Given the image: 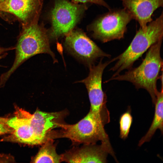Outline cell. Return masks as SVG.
I'll list each match as a JSON object with an SVG mask.
<instances>
[{
    "instance_id": "obj_1",
    "label": "cell",
    "mask_w": 163,
    "mask_h": 163,
    "mask_svg": "<svg viewBox=\"0 0 163 163\" xmlns=\"http://www.w3.org/2000/svg\"><path fill=\"white\" fill-rule=\"evenodd\" d=\"M47 31L38 22L22 27L15 46V57L11 67L0 77V88L3 87L11 75L20 66L37 54L50 55L54 62L55 55L51 51Z\"/></svg>"
},
{
    "instance_id": "obj_2",
    "label": "cell",
    "mask_w": 163,
    "mask_h": 163,
    "mask_svg": "<svg viewBox=\"0 0 163 163\" xmlns=\"http://www.w3.org/2000/svg\"><path fill=\"white\" fill-rule=\"evenodd\" d=\"M163 38L148 49L145 58L138 67L131 68L123 75L111 77L107 82L112 80L126 81L132 83L137 89L143 88L150 94L155 104L158 92L157 82L162 69L163 61L160 51Z\"/></svg>"
},
{
    "instance_id": "obj_3",
    "label": "cell",
    "mask_w": 163,
    "mask_h": 163,
    "mask_svg": "<svg viewBox=\"0 0 163 163\" xmlns=\"http://www.w3.org/2000/svg\"><path fill=\"white\" fill-rule=\"evenodd\" d=\"M163 12L155 20L147 25L145 29L141 27L126 50L112 59V62L117 60L110 69L115 72L111 77L116 76L123 70L132 68L134 62L153 44L163 38Z\"/></svg>"
},
{
    "instance_id": "obj_4",
    "label": "cell",
    "mask_w": 163,
    "mask_h": 163,
    "mask_svg": "<svg viewBox=\"0 0 163 163\" xmlns=\"http://www.w3.org/2000/svg\"><path fill=\"white\" fill-rule=\"evenodd\" d=\"M108 121L98 117L90 110L87 114L75 124L63 123L60 125L59 130H52L49 139L66 138L74 144H95L98 141L110 144L104 125Z\"/></svg>"
},
{
    "instance_id": "obj_5",
    "label": "cell",
    "mask_w": 163,
    "mask_h": 163,
    "mask_svg": "<svg viewBox=\"0 0 163 163\" xmlns=\"http://www.w3.org/2000/svg\"><path fill=\"white\" fill-rule=\"evenodd\" d=\"M133 19L124 8L110 9L96 19L91 25L93 37L103 43L124 37L127 26Z\"/></svg>"
},
{
    "instance_id": "obj_6",
    "label": "cell",
    "mask_w": 163,
    "mask_h": 163,
    "mask_svg": "<svg viewBox=\"0 0 163 163\" xmlns=\"http://www.w3.org/2000/svg\"><path fill=\"white\" fill-rule=\"evenodd\" d=\"M85 8L67 0H56L50 13L51 27L48 33L51 38L56 39L72 31Z\"/></svg>"
},
{
    "instance_id": "obj_7",
    "label": "cell",
    "mask_w": 163,
    "mask_h": 163,
    "mask_svg": "<svg viewBox=\"0 0 163 163\" xmlns=\"http://www.w3.org/2000/svg\"><path fill=\"white\" fill-rule=\"evenodd\" d=\"M111 62V60L103 63L101 60L97 65L90 66L88 76L78 82L84 83L87 88L91 104L90 110L99 117H109L105 107L106 97L102 89V79L104 69Z\"/></svg>"
},
{
    "instance_id": "obj_8",
    "label": "cell",
    "mask_w": 163,
    "mask_h": 163,
    "mask_svg": "<svg viewBox=\"0 0 163 163\" xmlns=\"http://www.w3.org/2000/svg\"><path fill=\"white\" fill-rule=\"evenodd\" d=\"M65 36L64 44L67 50L89 66L98 58L110 57L81 30H72Z\"/></svg>"
},
{
    "instance_id": "obj_9",
    "label": "cell",
    "mask_w": 163,
    "mask_h": 163,
    "mask_svg": "<svg viewBox=\"0 0 163 163\" xmlns=\"http://www.w3.org/2000/svg\"><path fill=\"white\" fill-rule=\"evenodd\" d=\"M43 0H5L0 3V12L10 14L22 27L38 22Z\"/></svg>"
},
{
    "instance_id": "obj_10",
    "label": "cell",
    "mask_w": 163,
    "mask_h": 163,
    "mask_svg": "<svg viewBox=\"0 0 163 163\" xmlns=\"http://www.w3.org/2000/svg\"><path fill=\"white\" fill-rule=\"evenodd\" d=\"M67 113L66 110L46 112L37 110L33 114L29 113L30 125L36 145L43 144L48 140L51 131L60 128V125L64 123V120Z\"/></svg>"
},
{
    "instance_id": "obj_11",
    "label": "cell",
    "mask_w": 163,
    "mask_h": 163,
    "mask_svg": "<svg viewBox=\"0 0 163 163\" xmlns=\"http://www.w3.org/2000/svg\"><path fill=\"white\" fill-rule=\"evenodd\" d=\"M110 154L117 161L111 145L84 144L80 148H73L62 154V160L69 163H105Z\"/></svg>"
},
{
    "instance_id": "obj_12",
    "label": "cell",
    "mask_w": 163,
    "mask_h": 163,
    "mask_svg": "<svg viewBox=\"0 0 163 163\" xmlns=\"http://www.w3.org/2000/svg\"><path fill=\"white\" fill-rule=\"evenodd\" d=\"M121 0L123 8L143 30L152 21V16L154 12L163 5V0Z\"/></svg>"
},
{
    "instance_id": "obj_13",
    "label": "cell",
    "mask_w": 163,
    "mask_h": 163,
    "mask_svg": "<svg viewBox=\"0 0 163 163\" xmlns=\"http://www.w3.org/2000/svg\"><path fill=\"white\" fill-rule=\"evenodd\" d=\"M18 115L8 118L7 124L13 129L7 139L10 141L32 145H36L35 138L30 126L28 112L21 110Z\"/></svg>"
},
{
    "instance_id": "obj_14",
    "label": "cell",
    "mask_w": 163,
    "mask_h": 163,
    "mask_svg": "<svg viewBox=\"0 0 163 163\" xmlns=\"http://www.w3.org/2000/svg\"><path fill=\"white\" fill-rule=\"evenodd\" d=\"M163 85L160 91H158L155 104V112L153 119L148 131L139 140L138 145L140 146L145 142H149L157 129L162 133L163 130Z\"/></svg>"
},
{
    "instance_id": "obj_15",
    "label": "cell",
    "mask_w": 163,
    "mask_h": 163,
    "mask_svg": "<svg viewBox=\"0 0 163 163\" xmlns=\"http://www.w3.org/2000/svg\"><path fill=\"white\" fill-rule=\"evenodd\" d=\"M34 158V163H60L62 161V155L56 151V146L53 139L45 142Z\"/></svg>"
},
{
    "instance_id": "obj_16",
    "label": "cell",
    "mask_w": 163,
    "mask_h": 163,
    "mask_svg": "<svg viewBox=\"0 0 163 163\" xmlns=\"http://www.w3.org/2000/svg\"><path fill=\"white\" fill-rule=\"evenodd\" d=\"M132 120V117L129 111L121 116L120 120V136L122 139H125L127 137Z\"/></svg>"
},
{
    "instance_id": "obj_17",
    "label": "cell",
    "mask_w": 163,
    "mask_h": 163,
    "mask_svg": "<svg viewBox=\"0 0 163 163\" xmlns=\"http://www.w3.org/2000/svg\"><path fill=\"white\" fill-rule=\"evenodd\" d=\"M72 2L78 4L79 3H85L87 2H90L97 5L103 6L107 8L108 10L111 8L108 4L105 2L104 0H71Z\"/></svg>"
},
{
    "instance_id": "obj_18",
    "label": "cell",
    "mask_w": 163,
    "mask_h": 163,
    "mask_svg": "<svg viewBox=\"0 0 163 163\" xmlns=\"http://www.w3.org/2000/svg\"><path fill=\"white\" fill-rule=\"evenodd\" d=\"M15 46H11L5 48L2 47L0 46V60L5 58L8 55V52L15 50ZM4 66L0 65V67Z\"/></svg>"
},
{
    "instance_id": "obj_19",
    "label": "cell",
    "mask_w": 163,
    "mask_h": 163,
    "mask_svg": "<svg viewBox=\"0 0 163 163\" xmlns=\"http://www.w3.org/2000/svg\"><path fill=\"white\" fill-rule=\"evenodd\" d=\"M13 129L6 123L0 122V135L11 133Z\"/></svg>"
},
{
    "instance_id": "obj_20",
    "label": "cell",
    "mask_w": 163,
    "mask_h": 163,
    "mask_svg": "<svg viewBox=\"0 0 163 163\" xmlns=\"http://www.w3.org/2000/svg\"><path fill=\"white\" fill-rule=\"evenodd\" d=\"M6 118H4L0 117V122L2 123H5L6 121Z\"/></svg>"
},
{
    "instance_id": "obj_21",
    "label": "cell",
    "mask_w": 163,
    "mask_h": 163,
    "mask_svg": "<svg viewBox=\"0 0 163 163\" xmlns=\"http://www.w3.org/2000/svg\"><path fill=\"white\" fill-rule=\"evenodd\" d=\"M5 0H0V3H1L4 1H5Z\"/></svg>"
}]
</instances>
